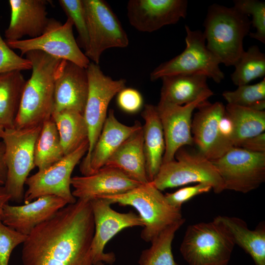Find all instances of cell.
I'll use <instances>...</instances> for the list:
<instances>
[{
  "mask_svg": "<svg viewBox=\"0 0 265 265\" xmlns=\"http://www.w3.org/2000/svg\"><path fill=\"white\" fill-rule=\"evenodd\" d=\"M234 6L241 13L252 16L251 21L256 29L255 32L249 33L251 38L265 43V2L258 0H236Z\"/></svg>",
  "mask_w": 265,
  "mask_h": 265,
  "instance_id": "836d02e7",
  "label": "cell"
},
{
  "mask_svg": "<svg viewBox=\"0 0 265 265\" xmlns=\"http://www.w3.org/2000/svg\"><path fill=\"white\" fill-rule=\"evenodd\" d=\"M88 87L86 69L62 60L54 82L53 113L73 110L83 115Z\"/></svg>",
  "mask_w": 265,
  "mask_h": 265,
  "instance_id": "ac0fdd59",
  "label": "cell"
},
{
  "mask_svg": "<svg viewBox=\"0 0 265 265\" xmlns=\"http://www.w3.org/2000/svg\"><path fill=\"white\" fill-rule=\"evenodd\" d=\"M142 128L135 121L132 126H127L116 118L114 110H109L100 136L90 155L89 175L105 165V164L121 144L130 136Z\"/></svg>",
  "mask_w": 265,
  "mask_h": 265,
  "instance_id": "7402d4cb",
  "label": "cell"
},
{
  "mask_svg": "<svg viewBox=\"0 0 265 265\" xmlns=\"http://www.w3.org/2000/svg\"><path fill=\"white\" fill-rule=\"evenodd\" d=\"M96 265H104V264L103 263H99Z\"/></svg>",
  "mask_w": 265,
  "mask_h": 265,
  "instance_id": "ee69618b",
  "label": "cell"
},
{
  "mask_svg": "<svg viewBox=\"0 0 265 265\" xmlns=\"http://www.w3.org/2000/svg\"><path fill=\"white\" fill-rule=\"evenodd\" d=\"M4 129L0 125V138H2Z\"/></svg>",
  "mask_w": 265,
  "mask_h": 265,
  "instance_id": "7bdbcfd3",
  "label": "cell"
},
{
  "mask_svg": "<svg viewBox=\"0 0 265 265\" xmlns=\"http://www.w3.org/2000/svg\"><path fill=\"white\" fill-rule=\"evenodd\" d=\"M202 75H177L161 78L162 85L159 102L183 106L199 99L208 100L213 95Z\"/></svg>",
  "mask_w": 265,
  "mask_h": 265,
  "instance_id": "603a6c76",
  "label": "cell"
},
{
  "mask_svg": "<svg viewBox=\"0 0 265 265\" xmlns=\"http://www.w3.org/2000/svg\"><path fill=\"white\" fill-rule=\"evenodd\" d=\"M188 146L178 149L174 160L162 163L150 183L160 191L193 183L209 185L215 193L224 190L223 182L212 162Z\"/></svg>",
  "mask_w": 265,
  "mask_h": 265,
  "instance_id": "8992f818",
  "label": "cell"
},
{
  "mask_svg": "<svg viewBox=\"0 0 265 265\" xmlns=\"http://www.w3.org/2000/svg\"><path fill=\"white\" fill-rule=\"evenodd\" d=\"M212 189L211 186L204 183L185 187L172 193H166L165 197L172 206L181 209L182 205L193 197L204 193L209 192Z\"/></svg>",
  "mask_w": 265,
  "mask_h": 265,
  "instance_id": "74e56055",
  "label": "cell"
},
{
  "mask_svg": "<svg viewBox=\"0 0 265 265\" xmlns=\"http://www.w3.org/2000/svg\"><path fill=\"white\" fill-rule=\"evenodd\" d=\"M185 219L168 227L151 241V246L142 251L138 263L139 265H179L174 258L172 244L177 230L185 223Z\"/></svg>",
  "mask_w": 265,
  "mask_h": 265,
  "instance_id": "4dcf8cb0",
  "label": "cell"
},
{
  "mask_svg": "<svg viewBox=\"0 0 265 265\" xmlns=\"http://www.w3.org/2000/svg\"><path fill=\"white\" fill-rule=\"evenodd\" d=\"M231 75L233 83L238 86L248 84L255 79L265 75V54L256 45L242 53L235 65Z\"/></svg>",
  "mask_w": 265,
  "mask_h": 265,
  "instance_id": "1f68e13d",
  "label": "cell"
},
{
  "mask_svg": "<svg viewBox=\"0 0 265 265\" xmlns=\"http://www.w3.org/2000/svg\"><path fill=\"white\" fill-rule=\"evenodd\" d=\"M88 147L87 140L55 163L28 177L25 183L27 188L24 194L25 204L46 195L59 197L67 204L75 203L76 198L70 189L71 175L76 165L87 153Z\"/></svg>",
  "mask_w": 265,
  "mask_h": 265,
  "instance_id": "4fadbf2b",
  "label": "cell"
},
{
  "mask_svg": "<svg viewBox=\"0 0 265 265\" xmlns=\"http://www.w3.org/2000/svg\"><path fill=\"white\" fill-rule=\"evenodd\" d=\"M89 43L85 55L99 64L103 53L129 45L128 35L108 3L103 0H82Z\"/></svg>",
  "mask_w": 265,
  "mask_h": 265,
  "instance_id": "30bf717a",
  "label": "cell"
},
{
  "mask_svg": "<svg viewBox=\"0 0 265 265\" xmlns=\"http://www.w3.org/2000/svg\"><path fill=\"white\" fill-rule=\"evenodd\" d=\"M197 108L191 126L193 144L208 159L213 161L234 147L220 132L219 122L225 113V106L221 102L211 104L207 100Z\"/></svg>",
  "mask_w": 265,
  "mask_h": 265,
  "instance_id": "9a60e30c",
  "label": "cell"
},
{
  "mask_svg": "<svg viewBox=\"0 0 265 265\" xmlns=\"http://www.w3.org/2000/svg\"><path fill=\"white\" fill-rule=\"evenodd\" d=\"M236 147L254 153H265V132L247 138Z\"/></svg>",
  "mask_w": 265,
  "mask_h": 265,
  "instance_id": "ab89813d",
  "label": "cell"
},
{
  "mask_svg": "<svg viewBox=\"0 0 265 265\" xmlns=\"http://www.w3.org/2000/svg\"><path fill=\"white\" fill-rule=\"evenodd\" d=\"M62 10L71 20L78 33V44L80 48L87 49L88 34L85 10L82 0H59Z\"/></svg>",
  "mask_w": 265,
  "mask_h": 265,
  "instance_id": "e575fe53",
  "label": "cell"
},
{
  "mask_svg": "<svg viewBox=\"0 0 265 265\" xmlns=\"http://www.w3.org/2000/svg\"><path fill=\"white\" fill-rule=\"evenodd\" d=\"M101 198L111 204L134 208L143 224L141 238L146 242H151L166 228L183 218L181 209L171 205L161 191L150 182L122 194Z\"/></svg>",
  "mask_w": 265,
  "mask_h": 265,
  "instance_id": "277c9868",
  "label": "cell"
},
{
  "mask_svg": "<svg viewBox=\"0 0 265 265\" xmlns=\"http://www.w3.org/2000/svg\"><path fill=\"white\" fill-rule=\"evenodd\" d=\"M90 201L95 225L91 249L93 263L94 265L99 263L112 265L116 257L113 252H104L107 243L124 229L143 227V222L138 215L132 211L121 213L114 210L106 199L96 198Z\"/></svg>",
  "mask_w": 265,
  "mask_h": 265,
  "instance_id": "5bb4252c",
  "label": "cell"
},
{
  "mask_svg": "<svg viewBox=\"0 0 265 265\" xmlns=\"http://www.w3.org/2000/svg\"><path fill=\"white\" fill-rule=\"evenodd\" d=\"M66 205L65 200L54 195L41 196L23 205L7 203L2 209L0 218L7 226L27 236L36 226Z\"/></svg>",
  "mask_w": 265,
  "mask_h": 265,
  "instance_id": "ffe728a7",
  "label": "cell"
},
{
  "mask_svg": "<svg viewBox=\"0 0 265 265\" xmlns=\"http://www.w3.org/2000/svg\"><path fill=\"white\" fill-rule=\"evenodd\" d=\"M28 70H31L30 61L16 54L0 34V74L14 71Z\"/></svg>",
  "mask_w": 265,
  "mask_h": 265,
  "instance_id": "8d00e7d4",
  "label": "cell"
},
{
  "mask_svg": "<svg viewBox=\"0 0 265 265\" xmlns=\"http://www.w3.org/2000/svg\"><path fill=\"white\" fill-rule=\"evenodd\" d=\"M90 200L78 199L36 226L23 243V265H94Z\"/></svg>",
  "mask_w": 265,
  "mask_h": 265,
  "instance_id": "6da1fadb",
  "label": "cell"
},
{
  "mask_svg": "<svg viewBox=\"0 0 265 265\" xmlns=\"http://www.w3.org/2000/svg\"><path fill=\"white\" fill-rule=\"evenodd\" d=\"M251 25L249 16L234 7L213 4L204 22L206 46L220 63L234 66L244 51L243 40Z\"/></svg>",
  "mask_w": 265,
  "mask_h": 265,
  "instance_id": "3957f363",
  "label": "cell"
},
{
  "mask_svg": "<svg viewBox=\"0 0 265 265\" xmlns=\"http://www.w3.org/2000/svg\"><path fill=\"white\" fill-rule=\"evenodd\" d=\"M105 166L117 168L142 184L149 182L146 170L142 128L121 144Z\"/></svg>",
  "mask_w": 265,
  "mask_h": 265,
  "instance_id": "cb8c5ba5",
  "label": "cell"
},
{
  "mask_svg": "<svg viewBox=\"0 0 265 265\" xmlns=\"http://www.w3.org/2000/svg\"><path fill=\"white\" fill-rule=\"evenodd\" d=\"M73 27V24L69 18L64 24L50 18L45 30L40 36L6 42L12 49L19 50L22 55L31 51H39L86 69L90 61L79 46Z\"/></svg>",
  "mask_w": 265,
  "mask_h": 265,
  "instance_id": "8fae6325",
  "label": "cell"
},
{
  "mask_svg": "<svg viewBox=\"0 0 265 265\" xmlns=\"http://www.w3.org/2000/svg\"><path fill=\"white\" fill-rule=\"evenodd\" d=\"M186 47L180 54L161 63L150 74L151 81L177 75H202L220 83L224 78L219 60L207 47L203 32L185 26Z\"/></svg>",
  "mask_w": 265,
  "mask_h": 265,
  "instance_id": "9c48e42d",
  "label": "cell"
},
{
  "mask_svg": "<svg viewBox=\"0 0 265 265\" xmlns=\"http://www.w3.org/2000/svg\"><path fill=\"white\" fill-rule=\"evenodd\" d=\"M142 184L134 180L117 168L104 166L95 173L72 177L73 195L78 199L94 198L122 194Z\"/></svg>",
  "mask_w": 265,
  "mask_h": 265,
  "instance_id": "d6986e66",
  "label": "cell"
},
{
  "mask_svg": "<svg viewBox=\"0 0 265 265\" xmlns=\"http://www.w3.org/2000/svg\"><path fill=\"white\" fill-rule=\"evenodd\" d=\"M141 116L145 122L142 127L143 147L146 173L150 182L154 179L162 163L165 141L156 106L145 105Z\"/></svg>",
  "mask_w": 265,
  "mask_h": 265,
  "instance_id": "d4e9b609",
  "label": "cell"
},
{
  "mask_svg": "<svg viewBox=\"0 0 265 265\" xmlns=\"http://www.w3.org/2000/svg\"><path fill=\"white\" fill-rule=\"evenodd\" d=\"M46 0H9L10 20L4 32L6 41L29 39L41 35L45 30L50 18L47 16Z\"/></svg>",
  "mask_w": 265,
  "mask_h": 265,
  "instance_id": "44dd1931",
  "label": "cell"
},
{
  "mask_svg": "<svg viewBox=\"0 0 265 265\" xmlns=\"http://www.w3.org/2000/svg\"><path fill=\"white\" fill-rule=\"evenodd\" d=\"M26 81L20 71L0 74V125L4 130L14 128Z\"/></svg>",
  "mask_w": 265,
  "mask_h": 265,
  "instance_id": "4316f807",
  "label": "cell"
},
{
  "mask_svg": "<svg viewBox=\"0 0 265 265\" xmlns=\"http://www.w3.org/2000/svg\"><path fill=\"white\" fill-rule=\"evenodd\" d=\"M42 125L24 128L5 129L1 139L4 144L7 176L4 186L11 201L24 200V185L29 172L35 167L34 150Z\"/></svg>",
  "mask_w": 265,
  "mask_h": 265,
  "instance_id": "ba28073f",
  "label": "cell"
},
{
  "mask_svg": "<svg viewBox=\"0 0 265 265\" xmlns=\"http://www.w3.org/2000/svg\"><path fill=\"white\" fill-rule=\"evenodd\" d=\"M117 104L123 111L128 113H135L139 110L143 105L141 94L132 88L125 87L117 95Z\"/></svg>",
  "mask_w": 265,
  "mask_h": 265,
  "instance_id": "f35d334b",
  "label": "cell"
},
{
  "mask_svg": "<svg viewBox=\"0 0 265 265\" xmlns=\"http://www.w3.org/2000/svg\"><path fill=\"white\" fill-rule=\"evenodd\" d=\"M211 161L223 182L225 190L246 193L257 188L265 181V153L233 147Z\"/></svg>",
  "mask_w": 265,
  "mask_h": 265,
  "instance_id": "7c38bea8",
  "label": "cell"
},
{
  "mask_svg": "<svg viewBox=\"0 0 265 265\" xmlns=\"http://www.w3.org/2000/svg\"><path fill=\"white\" fill-rule=\"evenodd\" d=\"M32 73L26 81L14 128L21 129L42 125L53 111L54 82L62 60L39 51L25 54Z\"/></svg>",
  "mask_w": 265,
  "mask_h": 265,
  "instance_id": "7a4b0ae2",
  "label": "cell"
},
{
  "mask_svg": "<svg viewBox=\"0 0 265 265\" xmlns=\"http://www.w3.org/2000/svg\"><path fill=\"white\" fill-rule=\"evenodd\" d=\"M235 245L227 228L214 218L188 226L180 251L188 265H228Z\"/></svg>",
  "mask_w": 265,
  "mask_h": 265,
  "instance_id": "5b68a950",
  "label": "cell"
},
{
  "mask_svg": "<svg viewBox=\"0 0 265 265\" xmlns=\"http://www.w3.org/2000/svg\"><path fill=\"white\" fill-rule=\"evenodd\" d=\"M27 237L4 224L0 218V265H8L13 249Z\"/></svg>",
  "mask_w": 265,
  "mask_h": 265,
  "instance_id": "d590c367",
  "label": "cell"
},
{
  "mask_svg": "<svg viewBox=\"0 0 265 265\" xmlns=\"http://www.w3.org/2000/svg\"><path fill=\"white\" fill-rule=\"evenodd\" d=\"M226 113L234 126V147L244 140L265 131V111L228 104L225 106Z\"/></svg>",
  "mask_w": 265,
  "mask_h": 265,
  "instance_id": "f1b7e54d",
  "label": "cell"
},
{
  "mask_svg": "<svg viewBox=\"0 0 265 265\" xmlns=\"http://www.w3.org/2000/svg\"><path fill=\"white\" fill-rule=\"evenodd\" d=\"M11 201V196L3 186H0V213L4 205Z\"/></svg>",
  "mask_w": 265,
  "mask_h": 265,
  "instance_id": "b9f144b4",
  "label": "cell"
},
{
  "mask_svg": "<svg viewBox=\"0 0 265 265\" xmlns=\"http://www.w3.org/2000/svg\"><path fill=\"white\" fill-rule=\"evenodd\" d=\"M88 94L83 112L88 130V150L80 165L82 175H88L89 163L92 151L100 136L107 117L108 106L111 99L126 87V80H114L105 75L99 64L90 62L86 68Z\"/></svg>",
  "mask_w": 265,
  "mask_h": 265,
  "instance_id": "52a82bcc",
  "label": "cell"
},
{
  "mask_svg": "<svg viewBox=\"0 0 265 265\" xmlns=\"http://www.w3.org/2000/svg\"><path fill=\"white\" fill-rule=\"evenodd\" d=\"M199 99L183 106L159 102L156 108L162 125L165 141V151L162 163L174 159L180 148L194 145L191 126L192 113L202 103Z\"/></svg>",
  "mask_w": 265,
  "mask_h": 265,
  "instance_id": "2e32d148",
  "label": "cell"
},
{
  "mask_svg": "<svg viewBox=\"0 0 265 265\" xmlns=\"http://www.w3.org/2000/svg\"><path fill=\"white\" fill-rule=\"evenodd\" d=\"M54 122L64 155L76 150L88 140V130L83 115L73 110L53 113Z\"/></svg>",
  "mask_w": 265,
  "mask_h": 265,
  "instance_id": "83f0119b",
  "label": "cell"
},
{
  "mask_svg": "<svg viewBox=\"0 0 265 265\" xmlns=\"http://www.w3.org/2000/svg\"><path fill=\"white\" fill-rule=\"evenodd\" d=\"M215 218L225 226L235 244L248 253L256 265H265V224L251 230L243 220L237 217L219 215Z\"/></svg>",
  "mask_w": 265,
  "mask_h": 265,
  "instance_id": "484cf974",
  "label": "cell"
},
{
  "mask_svg": "<svg viewBox=\"0 0 265 265\" xmlns=\"http://www.w3.org/2000/svg\"><path fill=\"white\" fill-rule=\"evenodd\" d=\"M64 156L55 124L51 117L43 123L36 141L35 165L41 170L55 163Z\"/></svg>",
  "mask_w": 265,
  "mask_h": 265,
  "instance_id": "f546056e",
  "label": "cell"
},
{
  "mask_svg": "<svg viewBox=\"0 0 265 265\" xmlns=\"http://www.w3.org/2000/svg\"><path fill=\"white\" fill-rule=\"evenodd\" d=\"M187 5L186 0H130L127 16L131 25L138 31L152 32L185 18Z\"/></svg>",
  "mask_w": 265,
  "mask_h": 265,
  "instance_id": "e0dca14e",
  "label": "cell"
},
{
  "mask_svg": "<svg viewBox=\"0 0 265 265\" xmlns=\"http://www.w3.org/2000/svg\"><path fill=\"white\" fill-rule=\"evenodd\" d=\"M222 96L228 104L264 111L265 78L257 83L238 86L234 91H225Z\"/></svg>",
  "mask_w": 265,
  "mask_h": 265,
  "instance_id": "d6a6232c",
  "label": "cell"
},
{
  "mask_svg": "<svg viewBox=\"0 0 265 265\" xmlns=\"http://www.w3.org/2000/svg\"><path fill=\"white\" fill-rule=\"evenodd\" d=\"M5 146L3 142H0V186H4L6 179L7 167L4 160Z\"/></svg>",
  "mask_w": 265,
  "mask_h": 265,
  "instance_id": "60d3db41",
  "label": "cell"
}]
</instances>
